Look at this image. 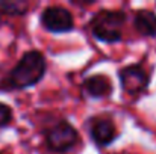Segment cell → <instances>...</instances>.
<instances>
[{
    "instance_id": "277c9868",
    "label": "cell",
    "mask_w": 156,
    "mask_h": 154,
    "mask_svg": "<svg viewBox=\"0 0 156 154\" xmlns=\"http://www.w3.org/2000/svg\"><path fill=\"white\" fill-rule=\"evenodd\" d=\"M41 26L50 33H67L74 27L73 14L64 6H47L40 17Z\"/></svg>"
},
{
    "instance_id": "ba28073f",
    "label": "cell",
    "mask_w": 156,
    "mask_h": 154,
    "mask_svg": "<svg viewBox=\"0 0 156 154\" xmlns=\"http://www.w3.org/2000/svg\"><path fill=\"white\" fill-rule=\"evenodd\" d=\"M133 26L141 36H156V14L149 9H141L133 17Z\"/></svg>"
},
{
    "instance_id": "8992f818",
    "label": "cell",
    "mask_w": 156,
    "mask_h": 154,
    "mask_svg": "<svg viewBox=\"0 0 156 154\" xmlns=\"http://www.w3.org/2000/svg\"><path fill=\"white\" fill-rule=\"evenodd\" d=\"M88 133L91 141L97 147H108L117 139V127L111 118L106 116H96L90 119Z\"/></svg>"
},
{
    "instance_id": "7a4b0ae2",
    "label": "cell",
    "mask_w": 156,
    "mask_h": 154,
    "mask_svg": "<svg viewBox=\"0 0 156 154\" xmlns=\"http://www.w3.org/2000/svg\"><path fill=\"white\" fill-rule=\"evenodd\" d=\"M126 14L123 11L100 9L90 20V30L93 36L106 44H115L121 41V29L126 23Z\"/></svg>"
},
{
    "instance_id": "3957f363",
    "label": "cell",
    "mask_w": 156,
    "mask_h": 154,
    "mask_svg": "<svg viewBox=\"0 0 156 154\" xmlns=\"http://www.w3.org/2000/svg\"><path fill=\"white\" fill-rule=\"evenodd\" d=\"M79 142L77 130L67 121L61 119L46 130V145L53 153H67Z\"/></svg>"
},
{
    "instance_id": "9c48e42d",
    "label": "cell",
    "mask_w": 156,
    "mask_h": 154,
    "mask_svg": "<svg viewBox=\"0 0 156 154\" xmlns=\"http://www.w3.org/2000/svg\"><path fill=\"white\" fill-rule=\"evenodd\" d=\"M29 5L26 2H0V14H8V15H23L26 14Z\"/></svg>"
},
{
    "instance_id": "52a82bcc",
    "label": "cell",
    "mask_w": 156,
    "mask_h": 154,
    "mask_svg": "<svg viewBox=\"0 0 156 154\" xmlns=\"http://www.w3.org/2000/svg\"><path fill=\"white\" fill-rule=\"evenodd\" d=\"M82 89L91 98H105V97H109L112 94L114 86H112V82L108 76L94 74V76H90L83 80Z\"/></svg>"
},
{
    "instance_id": "30bf717a",
    "label": "cell",
    "mask_w": 156,
    "mask_h": 154,
    "mask_svg": "<svg viewBox=\"0 0 156 154\" xmlns=\"http://www.w3.org/2000/svg\"><path fill=\"white\" fill-rule=\"evenodd\" d=\"M12 109L5 104V103H0V127H6L11 121H12Z\"/></svg>"
},
{
    "instance_id": "5b68a950",
    "label": "cell",
    "mask_w": 156,
    "mask_h": 154,
    "mask_svg": "<svg viewBox=\"0 0 156 154\" xmlns=\"http://www.w3.org/2000/svg\"><path fill=\"white\" fill-rule=\"evenodd\" d=\"M118 77H120L123 91L130 95H138L144 92L150 82V74L140 63H132L121 68L118 73Z\"/></svg>"
},
{
    "instance_id": "6da1fadb",
    "label": "cell",
    "mask_w": 156,
    "mask_h": 154,
    "mask_svg": "<svg viewBox=\"0 0 156 154\" xmlns=\"http://www.w3.org/2000/svg\"><path fill=\"white\" fill-rule=\"evenodd\" d=\"M46 70H47V62L41 51H26L15 63V67L0 82V89L18 91V89L32 88L38 82H41V79L46 74Z\"/></svg>"
}]
</instances>
